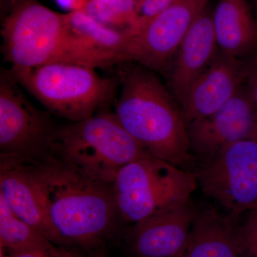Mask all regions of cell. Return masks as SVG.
Instances as JSON below:
<instances>
[{
	"label": "cell",
	"instance_id": "1",
	"mask_svg": "<svg viewBox=\"0 0 257 257\" xmlns=\"http://www.w3.org/2000/svg\"><path fill=\"white\" fill-rule=\"evenodd\" d=\"M55 229L72 247L92 251L114 231L119 217L112 184L53 153L26 161Z\"/></svg>",
	"mask_w": 257,
	"mask_h": 257
},
{
	"label": "cell",
	"instance_id": "2",
	"mask_svg": "<svg viewBox=\"0 0 257 257\" xmlns=\"http://www.w3.org/2000/svg\"><path fill=\"white\" fill-rule=\"evenodd\" d=\"M119 74L121 92L114 111L119 122L152 156L192 171L197 159L173 96L143 66H127Z\"/></svg>",
	"mask_w": 257,
	"mask_h": 257
},
{
	"label": "cell",
	"instance_id": "3",
	"mask_svg": "<svg viewBox=\"0 0 257 257\" xmlns=\"http://www.w3.org/2000/svg\"><path fill=\"white\" fill-rule=\"evenodd\" d=\"M3 37L5 57L15 67L67 63L97 68L120 62L117 56L98 50L76 35L67 15L37 3H25L10 15Z\"/></svg>",
	"mask_w": 257,
	"mask_h": 257
},
{
	"label": "cell",
	"instance_id": "4",
	"mask_svg": "<svg viewBox=\"0 0 257 257\" xmlns=\"http://www.w3.org/2000/svg\"><path fill=\"white\" fill-rule=\"evenodd\" d=\"M52 153L110 184L124 166L150 155L107 111L58 128Z\"/></svg>",
	"mask_w": 257,
	"mask_h": 257
},
{
	"label": "cell",
	"instance_id": "5",
	"mask_svg": "<svg viewBox=\"0 0 257 257\" xmlns=\"http://www.w3.org/2000/svg\"><path fill=\"white\" fill-rule=\"evenodd\" d=\"M9 73L49 111L72 122L96 114L114 91L112 81L99 76L94 67L79 64L13 66Z\"/></svg>",
	"mask_w": 257,
	"mask_h": 257
},
{
	"label": "cell",
	"instance_id": "6",
	"mask_svg": "<svg viewBox=\"0 0 257 257\" xmlns=\"http://www.w3.org/2000/svg\"><path fill=\"white\" fill-rule=\"evenodd\" d=\"M197 187L192 172L151 155L124 166L112 184L119 217L133 224L190 200Z\"/></svg>",
	"mask_w": 257,
	"mask_h": 257
},
{
	"label": "cell",
	"instance_id": "7",
	"mask_svg": "<svg viewBox=\"0 0 257 257\" xmlns=\"http://www.w3.org/2000/svg\"><path fill=\"white\" fill-rule=\"evenodd\" d=\"M192 172L204 194L234 222L257 209V140L238 142L197 161Z\"/></svg>",
	"mask_w": 257,
	"mask_h": 257
},
{
	"label": "cell",
	"instance_id": "8",
	"mask_svg": "<svg viewBox=\"0 0 257 257\" xmlns=\"http://www.w3.org/2000/svg\"><path fill=\"white\" fill-rule=\"evenodd\" d=\"M209 0H177L165 11L137 21L125 30L121 62H136L152 71H162L178 50L184 37Z\"/></svg>",
	"mask_w": 257,
	"mask_h": 257
},
{
	"label": "cell",
	"instance_id": "9",
	"mask_svg": "<svg viewBox=\"0 0 257 257\" xmlns=\"http://www.w3.org/2000/svg\"><path fill=\"white\" fill-rule=\"evenodd\" d=\"M10 74L0 80L1 155L18 160H39L52 153L58 128L50 115L37 109L25 97Z\"/></svg>",
	"mask_w": 257,
	"mask_h": 257
},
{
	"label": "cell",
	"instance_id": "10",
	"mask_svg": "<svg viewBox=\"0 0 257 257\" xmlns=\"http://www.w3.org/2000/svg\"><path fill=\"white\" fill-rule=\"evenodd\" d=\"M187 130L189 149L197 161L238 142L257 140V109L247 87H241L215 112L189 123Z\"/></svg>",
	"mask_w": 257,
	"mask_h": 257
},
{
	"label": "cell",
	"instance_id": "11",
	"mask_svg": "<svg viewBox=\"0 0 257 257\" xmlns=\"http://www.w3.org/2000/svg\"><path fill=\"white\" fill-rule=\"evenodd\" d=\"M199 209L192 199L134 224L130 248L136 257H179L188 241Z\"/></svg>",
	"mask_w": 257,
	"mask_h": 257
},
{
	"label": "cell",
	"instance_id": "12",
	"mask_svg": "<svg viewBox=\"0 0 257 257\" xmlns=\"http://www.w3.org/2000/svg\"><path fill=\"white\" fill-rule=\"evenodd\" d=\"M0 197L19 218L52 243L73 248L55 229L28 162L0 155Z\"/></svg>",
	"mask_w": 257,
	"mask_h": 257
},
{
	"label": "cell",
	"instance_id": "13",
	"mask_svg": "<svg viewBox=\"0 0 257 257\" xmlns=\"http://www.w3.org/2000/svg\"><path fill=\"white\" fill-rule=\"evenodd\" d=\"M246 76V62L219 50L210 65L194 83L181 106L185 124L209 116L222 107L242 87Z\"/></svg>",
	"mask_w": 257,
	"mask_h": 257
},
{
	"label": "cell",
	"instance_id": "14",
	"mask_svg": "<svg viewBox=\"0 0 257 257\" xmlns=\"http://www.w3.org/2000/svg\"><path fill=\"white\" fill-rule=\"evenodd\" d=\"M212 15L204 10L184 37L169 74L170 92L180 109L194 83L219 52Z\"/></svg>",
	"mask_w": 257,
	"mask_h": 257
},
{
	"label": "cell",
	"instance_id": "15",
	"mask_svg": "<svg viewBox=\"0 0 257 257\" xmlns=\"http://www.w3.org/2000/svg\"><path fill=\"white\" fill-rule=\"evenodd\" d=\"M219 50L240 59L257 46V26L246 0H219L212 15Z\"/></svg>",
	"mask_w": 257,
	"mask_h": 257
},
{
	"label": "cell",
	"instance_id": "16",
	"mask_svg": "<svg viewBox=\"0 0 257 257\" xmlns=\"http://www.w3.org/2000/svg\"><path fill=\"white\" fill-rule=\"evenodd\" d=\"M234 221L214 209H199L179 257H240Z\"/></svg>",
	"mask_w": 257,
	"mask_h": 257
},
{
	"label": "cell",
	"instance_id": "17",
	"mask_svg": "<svg viewBox=\"0 0 257 257\" xmlns=\"http://www.w3.org/2000/svg\"><path fill=\"white\" fill-rule=\"evenodd\" d=\"M55 245L19 218L0 197V247L17 253L45 249Z\"/></svg>",
	"mask_w": 257,
	"mask_h": 257
},
{
	"label": "cell",
	"instance_id": "18",
	"mask_svg": "<svg viewBox=\"0 0 257 257\" xmlns=\"http://www.w3.org/2000/svg\"><path fill=\"white\" fill-rule=\"evenodd\" d=\"M67 17L76 35L98 50L117 56L121 62L120 53L126 37L124 31L99 23L84 10L70 12Z\"/></svg>",
	"mask_w": 257,
	"mask_h": 257
},
{
	"label": "cell",
	"instance_id": "19",
	"mask_svg": "<svg viewBox=\"0 0 257 257\" xmlns=\"http://www.w3.org/2000/svg\"><path fill=\"white\" fill-rule=\"evenodd\" d=\"M92 18L106 26L126 27L138 20L136 0H89L83 9Z\"/></svg>",
	"mask_w": 257,
	"mask_h": 257
},
{
	"label": "cell",
	"instance_id": "20",
	"mask_svg": "<svg viewBox=\"0 0 257 257\" xmlns=\"http://www.w3.org/2000/svg\"><path fill=\"white\" fill-rule=\"evenodd\" d=\"M247 213L242 224L235 223V241L240 257H257V209Z\"/></svg>",
	"mask_w": 257,
	"mask_h": 257
},
{
	"label": "cell",
	"instance_id": "21",
	"mask_svg": "<svg viewBox=\"0 0 257 257\" xmlns=\"http://www.w3.org/2000/svg\"><path fill=\"white\" fill-rule=\"evenodd\" d=\"M177 0H136L138 20L145 21L170 8Z\"/></svg>",
	"mask_w": 257,
	"mask_h": 257
},
{
	"label": "cell",
	"instance_id": "22",
	"mask_svg": "<svg viewBox=\"0 0 257 257\" xmlns=\"http://www.w3.org/2000/svg\"><path fill=\"white\" fill-rule=\"evenodd\" d=\"M10 257H82V255L75 248H66L55 245L53 247L45 249L10 253Z\"/></svg>",
	"mask_w": 257,
	"mask_h": 257
},
{
	"label": "cell",
	"instance_id": "23",
	"mask_svg": "<svg viewBox=\"0 0 257 257\" xmlns=\"http://www.w3.org/2000/svg\"><path fill=\"white\" fill-rule=\"evenodd\" d=\"M247 69V89L257 109V55L246 62Z\"/></svg>",
	"mask_w": 257,
	"mask_h": 257
},
{
	"label": "cell",
	"instance_id": "24",
	"mask_svg": "<svg viewBox=\"0 0 257 257\" xmlns=\"http://www.w3.org/2000/svg\"><path fill=\"white\" fill-rule=\"evenodd\" d=\"M60 6L71 12L84 9L89 0H55Z\"/></svg>",
	"mask_w": 257,
	"mask_h": 257
},
{
	"label": "cell",
	"instance_id": "25",
	"mask_svg": "<svg viewBox=\"0 0 257 257\" xmlns=\"http://www.w3.org/2000/svg\"><path fill=\"white\" fill-rule=\"evenodd\" d=\"M91 257H99V256H96V255L93 254V255H92V256H91Z\"/></svg>",
	"mask_w": 257,
	"mask_h": 257
},
{
	"label": "cell",
	"instance_id": "26",
	"mask_svg": "<svg viewBox=\"0 0 257 257\" xmlns=\"http://www.w3.org/2000/svg\"><path fill=\"white\" fill-rule=\"evenodd\" d=\"M256 1H257V0H256Z\"/></svg>",
	"mask_w": 257,
	"mask_h": 257
}]
</instances>
